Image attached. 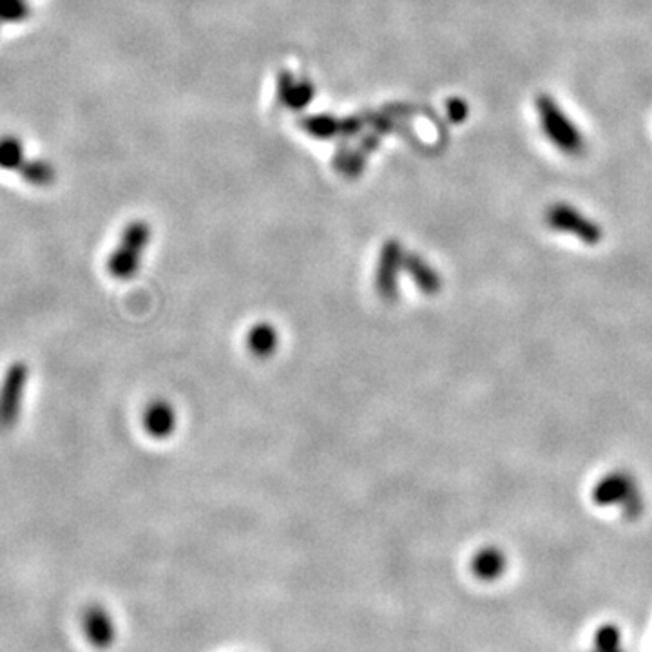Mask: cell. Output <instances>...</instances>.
<instances>
[{"mask_svg":"<svg viewBox=\"0 0 652 652\" xmlns=\"http://www.w3.org/2000/svg\"><path fill=\"white\" fill-rule=\"evenodd\" d=\"M535 107L546 138L564 154L580 156L586 149L584 134L564 113L558 102L551 94H538L535 100Z\"/></svg>","mask_w":652,"mask_h":652,"instance_id":"obj_1","label":"cell"},{"mask_svg":"<svg viewBox=\"0 0 652 652\" xmlns=\"http://www.w3.org/2000/svg\"><path fill=\"white\" fill-rule=\"evenodd\" d=\"M151 242V229L147 223L134 222L125 227L118 247L107 260V272L118 282L133 280L142 265V256Z\"/></svg>","mask_w":652,"mask_h":652,"instance_id":"obj_2","label":"cell"},{"mask_svg":"<svg viewBox=\"0 0 652 652\" xmlns=\"http://www.w3.org/2000/svg\"><path fill=\"white\" fill-rule=\"evenodd\" d=\"M404 260L406 251L397 240H390L382 245L375 265L373 289L375 294L386 303H391L399 298V280L400 272H404Z\"/></svg>","mask_w":652,"mask_h":652,"instance_id":"obj_3","label":"cell"},{"mask_svg":"<svg viewBox=\"0 0 652 652\" xmlns=\"http://www.w3.org/2000/svg\"><path fill=\"white\" fill-rule=\"evenodd\" d=\"M27 366L22 361L13 362L4 373L0 384V430L4 431L15 428L18 422L24 390L27 384Z\"/></svg>","mask_w":652,"mask_h":652,"instance_id":"obj_4","label":"cell"},{"mask_svg":"<svg viewBox=\"0 0 652 652\" xmlns=\"http://www.w3.org/2000/svg\"><path fill=\"white\" fill-rule=\"evenodd\" d=\"M546 222L551 229L564 234H573L589 245L598 243L602 240V229L568 203H557L549 207L546 214Z\"/></svg>","mask_w":652,"mask_h":652,"instance_id":"obj_5","label":"cell"},{"mask_svg":"<svg viewBox=\"0 0 652 652\" xmlns=\"http://www.w3.org/2000/svg\"><path fill=\"white\" fill-rule=\"evenodd\" d=\"M80 627L85 640L96 649H107L116 640V626L109 611L98 604H91L84 609Z\"/></svg>","mask_w":652,"mask_h":652,"instance_id":"obj_6","label":"cell"},{"mask_svg":"<svg viewBox=\"0 0 652 652\" xmlns=\"http://www.w3.org/2000/svg\"><path fill=\"white\" fill-rule=\"evenodd\" d=\"M142 426L151 439L165 440L173 437L178 426V413L165 399L151 400L142 413Z\"/></svg>","mask_w":652,"mask_h":652,"instance_id":"obj_7","label":"cell"},{"mask_svg":"<svg viewBox=\"0 0 652 652\" xmlns=\"http://www.w3.org/2000/svg\"><path fill=\"white\" fill-rule=\"evenodd\" d=\"M404 272L411 278V282L424 292V294H437L440 291L442 280L439 272L420 256L406 252L404 260Z\"/></svg>","mask_w":652,"mask_h":652,"instance_id":"obj_8","label":"cell"},{"mask_svg":"<svg viewBox=\"0 0 652 652\" xmlns=\"http://www.w3.org/2000/svg\"><path fill=\"white\" fill-rule=\"evenodd\" d=\"M247 348L258 359L272 357L280 348V330L272 323H258L247 333Z\"/></svg>","mask_w":652,"mask_h":652,"instance_id":"obj_9","label":"cell"},{"mask_svg":"<svg viewBox=\"0 0 652 652\" xmlns=\"http://www.w3.org/2000/svg\"><path fill=\"white\" fill-rule=\"evenodd\" d=\"M24 162H25V153L22 140L13 134L0 136V169L20 171Z\"/></svg>","mask_w":652,"mask_h":652,"instance_id":"obj_10","label":"cell"},{"mask_svg":"<svg viewBox=\"0 0 652 652\" xmlns=\"http://www.w3.org/2000/svg\"><path fill=\"white\" fill-rule=\"evenodd\" d=\"M18 173L25 183L35 187H47L54 182V169L45 160H25Z\"/></svg>","mask_w":652,"mask_h":652,"instance_id":"obj_11","label":"cell"},{"mask_svg":"<svg viewBox=\"0 0 652 652\" xmlns=\"http://www.w3.org/2000/svg\"><path fill=\"white\" fill-rule=\"evenodd\" d=\"M471 569L479 578L489 580L500 575V571L504 569V558L497 549H482L480 553L475 555L471 562Z\"/></svg>","mask_w":652,"mask_h":652,"instance_id":"obj_12","label":"cell"},{"mask_svg":"<svg viewBox=\"0 0 652 652\" xmlns=\"http://www.w3.org/2000/svg\"><path fill=\"white\" fill-rule=\"evenodd\" d=\"M27 0H0V24H16L29 16Z\"/></svg>","mask_w":652,"mask_h":652,"instance_id":"obj_13","label":"cell"},{"mask_svg":"<svg viewBox=\"0 0 652 652\" xmlns=\"http://www.w3.org/2000/svg\"><path fill=\"white\" fill-rule=\"evenodd\" d=\"M446 109H448V118L455 123H460L468 118V113H469V107L466 104V100H460V98H451L448 100L446 104Z\"/></svg>","mask_w":652,"mask_h":652,"instance_id":"obj_14","label":"cell"}]
</instances>
